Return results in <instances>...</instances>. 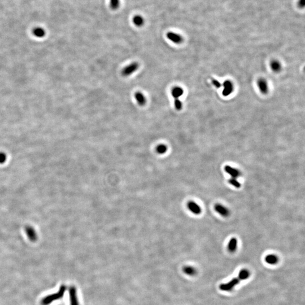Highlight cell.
I'll return each instance as SVG.
<instances>
[{"label":"cell","mask_w":305,"mask_h":305,"mask_svg":"<svg viewBox=\"0 0 305 305\" xmlns=\"http://www.w3.org/2000/svg\"><path fill=\"white\" fill-rule=\"evenodd\" d=\"M250 276V272L246 269L241 270L240 272H239V278L240 280H244L247 279Z\"/></svg>","instance_id":"d6986e66"},{"label":"cell","mask_w":305,"mask_h":305,"mask_svg":"<svg viewBox=\"0 0 305 305\" xmlns=\"http://www.w3.org/2000/svg\"><path fill=\"white\" fill-rule=\"evenodd\" d=\"M119 5V0H110V7L113 10L118 9Z\"/></svg>","instance_id":"7402d4cb"},{"label":"cell","mask_w":305,"mask_h":305,"mask_svg":"<svg viewBox=\"0 0 305 305\" xmlns=\"http://www.w3.org/2000/svg\"><path fill=\"white\" fill-rule=\"evenodd\" d=\"M223 89L222 91V94L224 96H229L232 92L233 91V84L230 80H226L223 84Z\"/></svg>","instance_id":"5b68a950"},{"label":"cell","mask_w":305,"mask_h":305,"mask_svg":"<svg viewBox=\"0 0 305 305\" xmlns=\"http://www.w3.org/2000/svg\"><path fill=\"white\" fill-rule=\"evenodd\" d=\"M184 94V90L180 86H176L173 87L171 91V95L175 100L179 99V98Z\"/></svg>","instance_id":"7c38bea8"},{"label":"cell","mask_w":305,"mask_h":305,"mask_svg":"<svg viewBox=\"0 0 305 305\" xmlns=\"http://www.w3.org/2000/svg\"><path fill=\"white\" fill-rule=\"evenodd\" d=\"M174 105H175V109L177 110H181L182 107H183V105H182V103L181 102V101L179 100V99H177V100H175L174 101Z\"/></svg>","instance_id":"cb8c5ba5"},{"label":"cell","mask_w":305,"mask_h":305,"mask_svg":"<svg viewBox=\"0 0 305 305\" xmlns=\"http://www.w3.org/2000/svg\"><path fill=\"white\" fill-rule=\"evenodd\" d=\"M70 305H80L77 297L76 288L74 286H71L68 289Z\"/></svg>","instance_id":"277c9868"},{"label":"cell","mask_w":305,"mask_h":305,"mask_svg":"<svg viewBox=\"0 0 305 305\" xmlns=\"http://www.w3.org/2000/svg\"><path fill=\"white\" fill-rule=\"evenodd\" d=\"M139 67V64L138 63L133 62L123 69V70L122 71V74L123 76H125V77L129 76L131 75L132 73H135Z\"/></svg>","instance_id":"7a4b0ae2"},{"label":"cell","mask_w":305,"mask_h":305,"mask_svg":"<svg viewBox=\"0 0 305 305\" xmlns=\"http://www.w3.org/2000/svg\"><path fill=\"white\" fill-rule=\"evenodd\" d=\"M299 6L301 7H304L305 6V0H299Z\"/></svg>","instance_id":"4316f807"},{"label":"cell","mask_w":305,"mask_h":305,"mask_svg":"<svg viewBox=\"0 0 305 305\" xmlns=\"http://www.w3.org/2000/svg\"><path fill=\"white\" fill-rule=\"evenodd\" d=\"M224 170L226 173H228L231 178H237L240 175V172L236 168H235L229 166H226L224 167Z\"/></svg>","instance_id":"8fae6325"},{"label":"cell","mask_w":305,"mask_h":305,"mask_svg":"<svg viewBox=\"0 0 305 305\" xmlns=\"http://www.w3.org/2000/svg\"><path fill=\"white\" fill-rule=\"evenodd\" d=\"M6 155L4 152H0V163H4L6 160Z\"/></svg>","instance_id":"d4e9b609"},{"label":"cell","mask_w":305,"mask_h":305,"mask_svg":"<svg viewBox=\"0 0 305 305\" xmlns=\"http://www.w3.org/2000/svg\"><path fill=\"white\" fill-rule=\"evenodd\" d=\"M167 146L165 144H159V145L157 146L156 151L158 154H163L166 153L167 151Z\"/></svg>","instance_id":"44dd1931"},{"label":"cell","mask_w":305,"mask_h":305,"mask_svg":"<svg viewBox=\"0 0 305 305\" xmlns=\"http://www.w3.org/2000/svg\"><path fill=\"white\" fill-rule=\"evenodd\" d=\"M237 240L236 238H232L229 242L228 245V249L230 252H234L237 249Z\"/></svg>","instance_id":"9a60e30c"},{"label":"cell","mask_w":305,"mask_h":305,"mask_svg":"<svg viewBox=\"0 0 305 305\" xmlns=\"http://www.w3.org/2000/svg\"><path fill=\"white\" fill-rule=\"evenodd\" d=\"M240 281V279L239 278H235L227 283L221 284L219 286V288L223 291H231L236 285L239 284Z\"/></svg>","instance_id":"3957f363"},{"label":"cell","mask_w":305,"mask_h":305,"mask_svg":"<svg viewBox=\"0 0 305 305\" xmlns=\"http://www.w3.org/2000/svg\"><path fill=\"white\" fill-rule=\"evenodd\" d=\"M66 285H60L59 291L57 293L47 296L44 299H42L41 302V305H49L55 301L62 299L65 294V293L66 291Z\"/></svg>","instance_id":"6da1fadb"},{"label":"cell","mask_w":305,"mask_h":305,"mask_svg":"<svg viewBox=\"0 0 305 305\" xmlns=\"http://www.w3.org/2000/svg\"><path fill=\"white\" fill-rule=\"evenodd\" d=\"M215 210L224 217H227L229 215V210L223 205L221 204H216L214 207Z\"/></svg>","instance_id":"ba28073f"},{"label":"cell","mask_w":305,"mask_h":305,"mask_svg":"<svg viewBox=\"0 0 305 305\" xmlns=\"http://www.w3.org/2000/svg\"><path fill=\"white\" fill-rule=\"evenodd\" d=\"M271 68L273 71L278 73L281 70V66L279 61L274 60H272L271 63Z\"/></svg>","instance_id":"e0dca14e"},{"label":"cell","mask_w":305,"mask_h":305,"mask_svg":"<svg viewBox=\"0 0 305 305\" xmlns=\"http://www.w3.org/2000/svg\"><path fill=\"white\" fill-rule=\"evenodd\" d=\"M166 36L168 40L176 44H181L183 41V37L180 35L173 32H167Z\"/></svg>","instance_id":"8992f818"},{"label":"cell","mask_w":305,"mask_h":305,"mask_svg":"<svg viewBox=\"0 0 305 305\" xmlns=\"http://www.w3.org/2000/svg\"><path fill=\"white\" fill-rule=\"evenodd\" d=\"M228 182H229V183L230 184H231L232 186L236 187V188H240L241 187V186L240 183L237 180V178H231V179H229Z\"/></svg>","instance_id":"603a6c76"},{"label":"cell","mask_w":305,"mask_h":305,"mask_svg":"<svg viewBox=\"0 0 305 305\" xmlns=\"http://www.w3.org/2000/svg\"><path fill=\"white\" fill-rule=\"evenodd\" d=\"M135 97L140 106H144L146 102V98L144 94L141 92H137L135 94Z\"/></svg>","instance_id":"4fadbf2b"},{"label":"cell","mask_w":305,"mask_h":305,"mask_svg":"<svg viewBox=\"0 0 305 305\" xmlns=\"http://www.w3.org/2000/svg\"><path fill=\"white\" fill-rule=\"evenodd\" d=\"M265 261L270 265H275L278 262V257L274 254H269L266 256Z\"/></svg>","instance_id":"5bb4252c"},{"label":"cell","mask_w":305,"mask_h":305,"mask_svg":"<svg viewBox=\"0 0 305 305\" xmlns=\"http://www.w3.org/2000/svg\"><path fill=\"white\" fill-rule=\"evenodd\" d=\"M25 232L28 238L30 241L32 242H35L36 241L37 239V235L35 229L32 227L29 226H26L25 228Z\"/></svg>","instance_id":"52a82bcc"},{"label":"cell","mask_w":305,"mask_h":305,"mask_svg":"<svg viewBox=\"0 0 305 305\" xmlns=\"http://www.w3.org/2000/svg\"><path fill=\"white\" fill-rule=\"evenodd\" d=\"M33 34L37 37H42L45 36V32L44 29L41 28H36L33 30Z\"/></svg>","instance_id":"ffe728a7"},{"label":"cell","mask_w":305,"mask_h":305,"mask_svg":"<svg viewBox=\"0 0 305 305\" xmlns=\"http://www.w3.org/2000/svg\"><path fill=\"white\" fill-rule=\"evenodd\" d=\"M188 208L191 212L196 214V215H199L202 211L201 209L197 204L193 201H190L187 204Z\"/></svg>","instance_id":"9c48e42d"},{"label":"cell","mask_w":305,"mask_h":305,"mask_svg":"<svg viewBox=\"0 0 305 305\" xmlns=\"http://www.w3.org/2000/svg\"><path fill=\"white\" fill-rule=\"evenodd\" d=\"M133 22L136 26L141 27L144 23V19L141 15H135L133 18Z\"/></svg>","instance_id":"2e32d148"},{"label":"cell","mask_w":305,"mask_h":305,"mask_svg":"<svg viewBox=\"0 0 305 305\" xmlns=\"http://www.w3.org/2000/svg\"><path fill=\"white\" fill-rule=\"evenodd\" d=\"M212 83L213 85L214 86H216L217 88H220L222 86L221 83L219 82V81H218L217 80L212 79Z\"/></svg>","instance_id":"484cf974"},{"label":"cell","mask_w":305,"mask_h":305,"mask_svg":"<svg viewBox=\"0 0 305 305\" xmlns=\"http://www.w3.org/2000/svg\"><path fill=\"white\" fill-rule=\"evenodd\" d=\"M259 89L262 94H265L268 92V86L265 79H260L257 83Z\"/></svg>","instance_id":"30bf717a"},{"label":"cell","mask_w":305,"mask_h":305,"mask_svg":"<svg viewBox=\"0 0 305 305\" xmlns=\"http://www.w3.org/2000/svg\"><path fill=\"white\" fill-rule=\"evenodd\" d=\"M183 270L186 274L189 276H193L196 273V270L192 266H185Z\"/></svg>","instance_id":"ac0fdd59"}]
</instances>
